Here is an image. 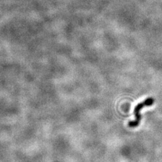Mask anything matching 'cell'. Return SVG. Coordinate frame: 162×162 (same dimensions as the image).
<instances>
[{"instance_id": "1", "label": "cell", "mask_w": 162, "mask_h": 162, "mask_svg": "<svg viewBox=\"0 0 162 162\" xmlns=\"http://www.w3.org/2000/svg\"><path fill=\"white\" fill-rule=\"evenodd\" d=\"M155 102L154 98L153 97H149L147 98V99H145L142 102L139 103L137 105L135 108H134V116H135V120L134 121H130L128 122V126L130 128H135L136 126H138L139 124L141 122V110L144 108V107H147V106H151Z\"/></svg>"}]
</instances>
